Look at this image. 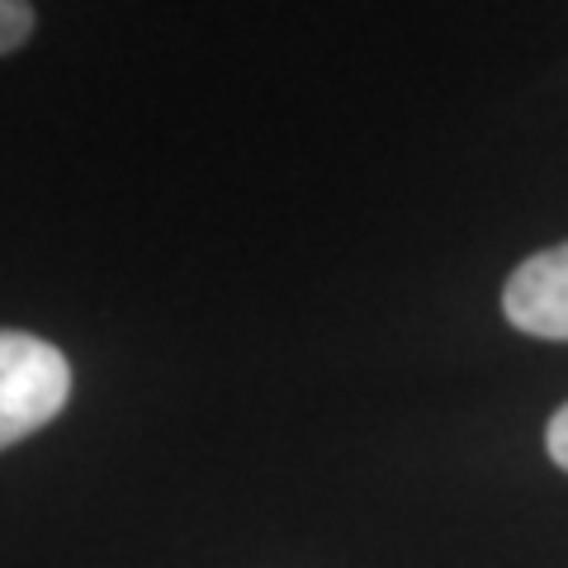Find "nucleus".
Here are the masks:
<instances>
[{
    "label": "nucleus",
    "mask_w": 568,
    "mask_h": 568,
    "mask_svg": "<svg viewBox=\"0 0 568 568\" xmlns=\"http://www.w3.org/2000/svg\"><path fill=\"white\" fill-rule=\"evenodd\" d=\"M71 398L67 355L33 332H0V450L43 432Z\"/></svg>",
    "instance_id": "1"
},
{
    "label": "nucleus",
    "mask_w": 568,
    "mask_h": 568,
    "mask_svg": "<svg viewBox=\"0 0 568 568\" xmlns=\"http://www.w3.org/2000/svg\"><path fill=\"white\" fill-rule=\"evenodd\" d=\"M503 313L526 336L568 342V242L545 246L511 271L503 290Z\"/></svg>",
    "instance_id": "2"
},
{
    "label": "nucleus",
    "mask_w": 568,
    "mask_h": 568,
    "mask_svg": "<svg viewBox=\"0 0 568 568\" xmlns=\"http://www.w3.org/2000/svg\"><path fill=\"white\" fill-rule=\"evenodd\" d=\"M33 33V6L29 0H0V58L14 52Z\"/></svg>",
    "instance_id": "3"
},
{
    "label": "nucleus",
    "mask_w": 568,
    "mask_h": 568,
    "mask_svg": "<svg viewBox=\"0 0 568 568\" xmlns=\"http://www.w3.org/2000/svg\"><path fill=\"white\" fill-rule=\"evenodd\" d=\"M545 446H549V459L568 474V403L559 407L555 417H549V432H545Z\"/></svg>",
    "instance_id": "4"
}]
</instances>
